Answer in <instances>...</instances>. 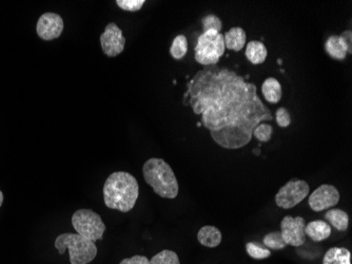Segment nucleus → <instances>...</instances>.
<instances>
[{
    "instance_id": "bb28decb",
    "label": "nucleus",
    "mask_w": 352,
    "mask_h": 264,
    "mask_svg": "<svg viewBox=\"0 0 352 264\" xmlns=\"http://www.w3.org/2000/svg\"><path fill=\"white\" fill-rule=\"evenodd\" d=\"M276 120L278 126L282 128H287L292 124V116H290L289 111L287 110L285 107H280L276 110Z\"/></svg>"
},
{
    "instance_id": "f8f14e48",
    "label": "nucleus",
    "mask_w": 352,
    "mask_h": 264,
    "mask_svg": "<svg viewBox=\"0 0 352 264\" xmlns=\"http://www.w3.org/2000/svg\"><path fill=\"white\" fill-rule=\"evenodd\" d=\"M223 41H225V47L227 49L239 52V51L243 50L246 45V32L241 27L231 28L223 34Z\"/></svg>"
},
{
    "instance_id": "4be33fe9",
    "label": "nucleus",
    "mask_w": 352,
    "mask_h": 264,
    "mask_svg": "<svg viewBox=\"0 0 352 264\" xmlns=\"http://www.w3.org/2000/svg\"><path fill=\"white\" fill-rule=\"evenodd\" d=\"M150 264H181L175 252L164 250L150 260Z\"/></svg>"
},
{
    "instance_id": "9b49d317",
    "label": "nucleus",
    "mask_w": 352,
    "mask_h": 264,
    "mask_svg": "<svg viewBox=\"0 0 352 264\" xmlns=\"http://www.w3.org/2000/svg\"><path fill=\"white\" fill-rule=\"evenodd\" d=\"M63 28L65 25L61 16L52 12H47L39 17L36 31L38 37L43 41H52L60 37Z\"/></svg>"
},
{
    "instance_id": "9d476101",
    "label": "nucleus",
    "mask_w": 352,
    "mask_h": 264,
    "mask_svg": "<svg viewBox=\"0 0 352 264\" xmlns=\"http://www.w3.org/2000/svg\"><path fill=\"white\" fill-rule=\"evenodd\" d=\"M340 202V192L337 187L329 184H323L316 188L309 196V206L312 210L318 212L329 210L338 205Z\"/></svg>"
},
{
    "instance_id": "2eb2a0df",
    "label": "nucleus",
    "mask_w": 352,
    "mask_h": 264,
    "mask_svg": "<svg viewBox=\"0 0 352 264\" xmlns=\"http://www.w3.org/2000/svg\"><path fill=\"white\" fill-rule=\"evenodd\" d=\"M262 93L267 102L270 104H278L282 100V85L274 77H268L263 83Z\"/></svg>"
},
{
    "instance_id": "5701e85b",
    "label": "nucleus",
    "mask_w": 352,
    "mask_h": 264,
    "mask_svg": "<svg viewBox=\"0 0 352 264\" xmlns=\"http://www.w3.org/2000/svg\"><path fill=\"white\" fill-rule=\"evenodd\" d=\"M246 251L252 259H267L271 256L270 250L266 249L256 242H248L246 244Z\"/></svg>"
},
{
    "instance_id": "423d86ee",
    "label": "nucleus",
    "mask_w": 352,
    "mask_h": 264,
    "mask_svg": "<svg viewBox=\"0 0 352 264\" xmlns=\"http://www.w3.org/2000/svg\"><path fill=\"white\" fill-rule=\"evenodd\" d=\"M72 225L76 234L93 242L102 239L106 232L100 214L91 210H76L73 214Z\"/></svg>"
},
{
    "instance_id": "dca6fc26",
    "label": "nucleus",
    "mask_w": 352,
    "mask_h": 264,
    "mask_svg": "<svg viewBox=\"0 0 352 264\" xmlns=\"http://www.w3.org/2000/svg\"><path fill=\"white\" fill-rule=\"evenodd\" d=\"M247 59L253 65H260L266 61L268 51H267L266 45L258 41H252L247 43L246 45Z\"/></svg>"
},
{
    "instance_id": "ddd939ff",
    "label": "nucleus",
    "mask_w": 352,
    "mask_h": 264,
    "mask_svg": "<svg viewBox=\"0 0 352 264\" xmlns=\"http://www.w3.org/2000/svg\"><path fill=\"white\" fill-rule=\"evenodd\" d=\"M221 232L215 226L206 225L199 230L197 234V240L199 243L209 249H214L221 243Z\"/></svg>"
},
{
    "instance_id": "393cba45",
    "label": "nucleus",
    "mask_w": 352,
    "mask_h": 264,
    "mask_svg": "<svg viewBox=\"0 0 352 264\" xmlns=\"http://www.w3.org/2000/svg\"><path fill=\"white\" fill-rule=\"evenodd\" d=\"M201 25H203L204 32L213 30V31L221 33V29H223V23H221V19H219L217 15H214V14H209V15L205 16V17L201 19Z\"/></svg>"
},
{
    "instance_id": "a211bd4d",
    "label": "nucleus",
    "mask_w": 352,
    "mask_h": 264,
    "mask_svg": "<svg viewBox=\"0 0 352 264\" xmlns=\"http://www.w3.org/2000/svg\"><path fill=\"white\" fill-rule=\"evenodd\" d=\"M325 50L331 59L337 61H344L348 54L345 45L337 35L328 37L325 43Z\"/></svg>"
},
{
    "instance_id": "1a4fd4ad",
    "label": "nucleus",
    "mask_w": 352,
    "mask_h": 264,
    "mask_svg": "<svg viewBox=\"0 0 352 264\" xmlns=\"http://www.w3.org/2000/svg\"><path fill=\"white\" fill-rule=\"evenodd\" d=\"M100 45L104 54L108 57H118L124 51L126 37L116 23L107 25L104 33L100 35Z\"/></svg>"
},
{
    "instance_id": "39448f33",
    "label": "nucleus",
    "mask_w": 352,
    "mask_h": 264,
    "mask_svg": "<svg viewBox=\"0 0 352 264\" xmlns=\"http://www.w3.org/2000/svg\"><path fill=\"white\" fill-rule=\"evenodd\" d=\"M225 49L226 47L221 33L213 30L203 32L195 45V61L204 67L217 65L219 59L225 54Z\"/></svg>"
},
{
    "instance_id": "f257e3e1",
    "label": "nucleus",
    "mask_w": 352,
    "mask_h": 264,
    "mask_svg": "<svg viewBox=\"0 0 352 264\" xmlns=\"http://www.w3.org/2000/svg\"><path fill=\"white\" fill-rule=\"evenodd\" d=\"M183 103L201 116V125L225 150L246 146L255 127L274 119L258 97L256 85L217 65L204 67L188 81Z\"/></svg>"
},
{
    "instance_id": "c85d7f7f",
    "label": "nucleus",
    "mask_w": 352,
    "mask_h": 264,
    "mask_svg": "<svg viewBox=\"0 0 352 264\" xmlns=\"http://www.w3.org/2000/svg\"><path fill=\"white\" fill-rule=\"evenodd\" d=\"M340 39L343 41L344 45H345L346 49H347V52L349 54L352 53V32L350 30H347V31L343 32L341 35H340Z\"/></svg>"
},
{
    "instance_id": "c756f323",
    "label": "nucleus",
    "mask_w": 352,
    "mask_h": 264,
    "mask_svg": "<svg viewBox=\"0 0 352 264\" xmlns=\"http://www.w3.org/2000/svg\"><path fill=\"white\" fill-rule=\"evenodd\" d=\"M3 194L1 190H0V207H1V205H3Z\"/></svg>"
},
{
    "instance_id": "6e6552de",
    "label": "nucleus",
    "mask_w": 352,
    "mask_h": 264,
    "mask_svg": "<svg viewBox=\"0 0 352 264\" xmlns=\"http://www.w3.org/2000/svg\"><path fill=\"white\" fill-rule=\"evenodd\" d=\"M306 221L302 217H292L286 216L280 222V233L287 245H304L306 242Z\"/></svg>"
},
{
    "instance_id": "412c9836",
    "label": "nucleus",
    "mask_w": 352,
    "mask_h": 264,
    "mask_svg": "<svg viewBox=\"0 0 352 264\" xmlns=\"http://www.w3.org/2000/svg\"><path fill=\"white\" fill-rule=\"evenodd\" d=\"M263 242L267 249L274 250V251L284 250L287 246L280 232H272V233L267 234L263 239Z\"/></svg>"
},
{
    "instance_id": "0eeeda50",
    "label": "nucleus",
    "mask_w": 352,
    "mask_h": 264,
    "mask_svg": "<svg viewBox=\"0 0 352 264\" xmlns=\"http://www.w3.org/2000/svg\"><path fill=\"white\" fill-rule=\"evenodd\" d=\"M310 187L307 182L300 179L288 181L276 196V203L283 210H290L305 200L309 194Z\"/></svg>"
},
{
    "instance_id": "f3484780",
    "label": "nucleus",
    "mask_w": 352,
    "mask_h": 264,
    "mask_svg": "<svg viewBox=\"0 0 352 264\" xmlns=\"http://www.w3.org/2000/svg\"><path fill=\"white\" fill-rule=\"evenodd\" d=\"M325 219L329 225L333 226L339 232H346L349 226V217L347 212L339 208H332L325 214Z\"/></svg>"
},
{
    "instance_id": "20e7f679",
    "label": "nucleus",
    "mask_w": 352,
    "mask_h": 264,
    "mask_svg": "<svg viewBox=\"0 0 352 264\" xmlns=\"http://www.w3.org/2000/svg\"><path fill=\"white\" fill-rule=\"evenodd\" d=\"M55 247L60 255L68 250L71 264H88L98 255L95 242L78 234H61L55 240Z\"/></svg>"
},
{
    "instance_id": "b1692460",
    "label": "nucleus",
    "mask_w": 352,
    "mask_h": 264,
    "mask_svg": "<svg viewBox=\"0 0 352 264\" xmlns=\"http://www.w3.org/2000/svg\"><path fill=\"white\" fill-rule=\"evenodd\" d=\"M272 134H274V128L268 123H261L253 130V136L262 143L269 142Z\"/></svg>"
},
{
    "instance_id": "7ed1b4c3",
    "label": "nucleus",
    "mask_w": 352,
    "mask_h": 264,
    "mask_svg": "<svg viewBox=\"0 0 352 264\" xmlns=\"http://www.w3.org/2000/svg\"><path fill=\"white\" fill-rule=\"evenodd\" d=\"M144 179L156 194L165 199H175L179 187L171 166L163 159H149L142 167Z\"/></svg>"
},
{
    "instance_id": "cd10ccee",
    "label": "nucleus",
    "mask_w": 352,
    "mask_h": 264,
    "mask_svg": "<svg viewBox=\"0 0 352 264\" xmlns=\"http://www.w3.org/2000/svg\"><path fill=\"white\" fill-rule=\"evenodd\" d=\"M120 264H150V260L145 256H133L131 258H126Z\"/></svg>"
},
{
    "instance_id": "a878e982",
    "label": "nucleus",
    "mask_w": 352,
    "mask_h": 264,
    "mask_svg": "<svg viewBox=\"0 0 352 264\" xmlns=\"http://www.w3.org/2000/svg\"><path fill=\"white\" fill-rule=\"evenodd\" d=\"M145 3V0H118L116 5L124 11L136 12L140 11Z\"/></svg>"
},
{
    "instance_id": "aec40b11",
    "label": "nucleus",
    "mask_w": 352,
    "mask_h": 264,
    "mask_svg": "<svg viewBox=\"0 0 352 264\" xmlns=\"http://www.w3.org/2000/svg\"><path fill=\"white\" fill-rule=\"evenodd\" d=\"M188 52V41L184 35H177L172 41L170 54L174 59H182Z\"/></svg>"
},
{
    "instance_id": "f03ea898",
    "label": "nucleus",
    "mask_w": 352,
    "mask_h": 264,
    "mask_svg": "<svg viewBox=\"0 0 352 264\" xmlns=\"http://www.w3.org/2000/svg\"><path fill=\"white\" fill-rule=\"evenodd\" d=\"M140 186L138 180L129 172H113L104 182V204L110 210L130 212L135 206Z\"/></svg>"
},
{
    "instance_id": "6ab92c4d",
    "label": "nucleus",
    "mask_w": 352,
    "mask_h": 264,
    "mask_svg": "<svg viewBox=\"0 0 352 264\" xmlns=\"http://www.w3.org/2000/svg\"><path fill=\"white\" fill-rule=\"evenodd\" d=\"M323 264H351V253L345 247H331L326 252Z\"/></svg>"
},
{
    "instance_id": "4468645a",
    "label": "nucleus",
    "mask_w": 352,
    "mask_h": 264,
    "mask_svg": "<svg viewBox=\"0 0 352 264\" xmlns=\"http://www.w3.org/2000/svg\"><path fill=\"white\" fill-rule=\"evenodd\" d=\"M305 234L314 241H324L331 235V226L327 222L316 220L305 226Z\"/></svg>"
}]
</instances>
